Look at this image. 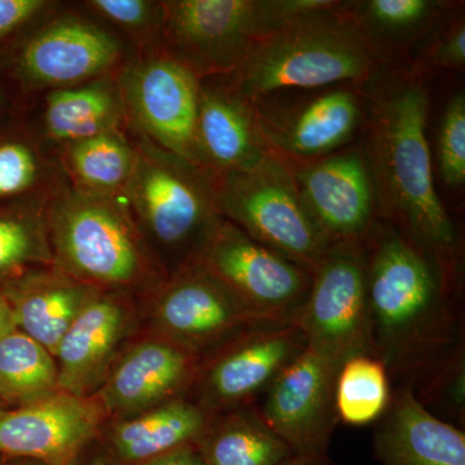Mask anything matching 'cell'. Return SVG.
Instances as JSON below:
<instances>
[{
	"instance_id": "74e56055",
	"label": "cell",
	"mask_w": 465,
	"mask_h": 465,
	"mask_svg": "<svg viewBox=\"0 0 465 465\" xmlns=\"http://www.w3.org/2000/svg\"><path fill=\"white\" fill-rule=\"evenodd\" d=\"M278 465H336L327 454H292Z\"/></svg>"
},
{
	"instance_id": "836d02e7",
	"label": "cell",
	"mask_w": 465,
	"mask_h": 465,
	"mask_svg": "<svg viewBox=\"0 0 465 465\" xmlns=\"http://www.w3.org/2000/svg\"><path fill=\"white\" fill-rule=\"evenodd\" d=\"M45 157L34 143L5 140L0 143V200L32 192L45 182Z\"/></svg>"
},
{
	"instance_id": "7c38bea8",
	"label": "cell",
	"mask_w": 465,
	"mask_h": 465,
	"mask_svg": "<svg viewBox=\"0 0 465 465\" xmlns=\"http://www.w3.org/2000/svg\"><path fill=\"white\" fill-rule=\"evenodd\" d=\"M308 347L339 363L370 356V309L363 242L331 244L312 275L298 322Z\"/></svg>"
},
{
	"instance_id": "6da1fadb",
	"label": "cell",
	"mask_w": 465,
	"mask_h": 465,
	"mask_svg": "<svg viewBox=\"0 0 465 465\" xmlns=\"http://www.w3.org/2000/svg\"><path fill=\"white\" fill-rule=\"evenodd\" d=\"M370 356L391 390L412 388L464 339L460 260L446 258L379 219L363 241Z\"/></svg>"
},
{
	"instance_id": "5b68a950",
	"label": "cell",
	"mask_w": 465,
	"mask_h": 465,
	"mask_svg": "<svg viewBox=\"0 0 465 465\" xmlns=\"http://www.w3.org/2000/svg\"><path fill=\"white\" fill-rule=\"evenodd\" d=\"M47 223L54 266L79 282L128 295L166 281L122 198L65 186L52 193Z\"/></svg>"
},
{
	"instance_id": "d4e9b609",
	"label": "cell",
	"mask_w": 465,
	"mask_h": 465,
	"mask_svg": "<svg viewBox=\"0 0 465 465\" xmlns=\"http://www.w3.org/2000/svg\"><path fill=\"white\" fill-rule=\"evenodd\" d=\"M124 119L118 85L110 79L57 88L45 97V134L63 146L118 131Z\"/></svg>"
},
{
	"instance_id": "60d3db41",
	"label": "cell",
	"mask_w": 465,
	"mask_h": 465,
	"mask_svg": "<svg viewBox=\"0 0 465 465\" xmlns=\"http://www.w3.org/2000/svg\"><path fill=\"white\" fill-rule=\"evenodd\" d=\"M0 409H5V405L2 402H0Z\"/></svg>"
},
{
	"instance_id": "e0dca14e",
	"label": "cell",
	"mask_w": 465,
	"mask_h": 465,
	"mask_svg": "<svg viewBox=\"0 0 465 465\" xmlns=\"http://www.w3.org/2000/svg\"><path fill=\"white\" fill-rule=\"evenodd\" d=\"M200 365L197 354L152 332L121 351L94 396L108 418H128L189 396Z\"/></svg>"
},
{
	"instance_id": "52a82bcc",
	"label": "cell",
	"mask_w": 465,
	"mask_h": 465,
	"mask_svg": "<svg viewBox=\"0 0 465 465\" xmlns=\"http://www.w3.org/2000/svg\"><path fill=\"white\" fill-rule=\"evenodd\" d=\"M213 189L223 219L312 273L331 246L302 203L291 168L273 153L253 170L213 179Z\"/></svg>"
},
{
	"instance_id": "cb8c5ba5",
	"label": "cell",
	"mask_w": 465,
	"mask_h": 465,
	"mask_svg": "<svg viewBox=\"0 0 465 465\" xmlns=\"http://www.w3.org/2000/svg\"><path fill=\"white\" fill-rule=\"evenodd\" d=\"M455 2L448 0H347L341 11L384 61L405 58Z\"/></svg>"
},
{
	"instance_id": "e575fe53",
	"label": "cell",
	"mask_w": 465,
	"mask_h": 465,
	"mask_svg": "<svg viewBox=\"0 0 465 465\" xmlns=\"http://www.w3.org/2000/svg\"><path fill=\"white\" fill-rule=\"evenodd\" d=\"M87 7L105 18L109 23L121 27L134 35L157 34L161 39L162 5L161 2L146 0H91Z\"/></svg>"
},
{
	"instance_id": "5bb4252c",
	"label": "cell",
	"mask_w": 465,
	"mask_h": 465,
	"mask_svg": "<svg viewBox=\"0 0 465 465\" xmlns=\"http://www.w3.org/2000/svg\"><path fill=\"white\" fill-rule=\"evenodd\" d=\"M150 295L152 332L201 358L262 322L197 262L167 278Z\"/></svg>"
},
{
	"instance_id": "ba28073f",
	"label": "cell",
	"mask_w": 465,
	"mask_h": 465,
	"mask_svg": "<svg viewBox=\"0 0 465 465\" xmlns=\"http://www.w3.org/2000/svg\"><path fill=\"white\" fill-rule=\"evenodd\" d=\"M252 106L269 150L289 166L348 148L365 124L361 84L274 92L252 101Z\"/></svg>"
},
{
	"instance_id": "4fadbf2b",
	"label": "cell",
	"mask_w": 465,
	"mask_h": 465,
	"mask_svg": "<svg viewBox=\"0 0 465 465\" xmlns=\"http://www.w3.org/2000/svg\"><path fill=\"white\" fill-rule=\"evenodd\" d=\"M341 366L307 345L256 403L266 427L292 454H327L339 423L335 388Z\"/></svg>"
},
{
	"instance_id": "2e32d148",
	"label": "cell",
	"mask_w": 465,
	"mask_h": 465,
	"mask_svg": "<svg viewBox=\"0 0 465 465\" xmlns=\"http://www.w3.org/2000/svg\"><path fill=\"white\" fill-rule=\"evenodd\" d=\"M106 414L94 396L58 391L47 399L0 409V454L67 465L100 430Z\"/></svg>"
},
{
	"instance_id": "f35d334b",
	"label": "cell",
	"mask_w": 465,
	"mask_h": 465,
	"mask_svg": "<svg viewBox=\"0 0 465 465\" xmlns=\"http://www.w3.org/2000/svg\"><path fill=\"white\" fill-rule=\"evenodd\" d=\"M14 329H16V324H15L11 305H9L7 296L3 291H0V338Z\"/></svg>"
},
{
	"instance_id": "44dd1931",
	"label": "cell",
	"mask_w": 465,
	"mask_h": 465,
	"mask_svg": "<svg viewBox=\"0 0 465 465\" xmlns=\"http://www.w3.org/2000/svg\"><path fill=\"white\" fill-rule=\"evenodd\" d=\"M376 423L375 457L381 465H465V433L428 411L409 387L391 390Z\"/></svg>"
},
{
	"instance_id": "4dcf8cb0",
	"label": "cell",
	"mask_w": 465,
	"mask_h": 465,
	"mask_svg": "<svg viewBox=\"0 0 465 465\" xmlns=\"http://www.w3.org/2000/svg\"><path fill=\"white\" fill-rule=\"evenodd\" d=\"M403 60L415 73L427 79L445 70H464V3L455 2Z\"/></svg>"
},
{
	"instance_id": "7402d4cb",
	"label": "cell",
	"mask_w": 465,
	"mask_h": 465,
	"mask_svg": "<svg viewBox=\"0 0 465 465\" xmlns=\"http://www.w3.org/2000/svg\"><path fill=\"white\" fill-rule=\"evenodd\" d=\"M2 291L11 305L16 329L54 357L67 330L101 290L79 282L52 266Z\"/></svg>"
},
{
	"instance_id": "ffe728a7",
	"label": "cell",
	"mask_w": 465,
	"mask_h": 465,
	"mask_svg": "<svg viewBox=\"0 0 465 465\" xmlns=\"http://www.w3.org/2000/svg\"><path fill=\"white\" fill-rule=\"evenodd\" d=\"M197 152L198 164L211 179L247 173L272 154L260 134L252 103L224 76L201 79Z\"/></svg>"
},
{
	"instance_id": "4316f807",
	"label": "cell",
	"mask_w": 465,
	"mask_h": 465,
	"mask_svg": "<svg viewBox=\"0 0 465 465\" xmlns=\"http://www.w3.org/2000/svg\"><path fill=\"white\" fill-rule=\"evenodd\" d=\"M64 150L72 186L101 197H124L136 164V149L121 131L67 143Z\"/></svg>"
},
{
	"instance_id": "9c48e42d",
	"label": "cell",
	"mask_w": 465,
	"mask_h": 465,
	"mask_svg": "<svg viewBox=\"0 0 465 465\" xmlns=\"http://www.w3.org/2000/svg\"><path fill=\"white\" fill-rule=\"evenodd\" d=\"M197 264L262 322L296 324L313 275L224 219Z\"/></svg>"
},
{
	"instance_id": "9a60e30c",
	"label": "cell",
	"mask_w": 465,
	"mask_h": 465,
	"mask_svg": "<svg viewBox=\"0 0 465 465\" xmlns=\"http://www.w3.org/2000/svg\"><path fill=\"white\" fill-rule=\"evenodd\" d=\"M289 167L302 203L330 244L365 241L379 215L361 143L312 163Z\"/></svg>"
},
{
	"instance_id": "d6986e66",
	"label": "cell",
	"mask_w": 465,
	"mask_h": 465,
	"mask_svg": "<svg viewBox=\"0 0 465 465\" xmlns=\"http://www.w3.org/2000/svg\"><path fill=\"white\" fill-rule=\"evenodd\" d=\"M128 295L99 291L58 344V390L76 397L99 391L134 326Z\"/></svg>"
},
{
	"instance_id": "8fae6325",
	"label": "cell",
	"mask_w": 465,
	"mask_h": 465,
	"mask_svg": "<svg viewBox=\"0 0 465 465\" xmlns=\"http://www.w3.org/2000/svg\"><path fill=\"white\" fill-rule=\"evenodd\" d=\"M305 347L296 324H251L201 358L189 397L211 414L255 406Z\"/></svg>"
},
{
	"instance_id": "d6a6232c",
	"label": "cell",
	"mask_w": 465,
	"mask_h": 465,
	"mask_svg": "<svg viewBox=\"0 0 465 465\" xmlns=\"http://www.w3.org/2000/svg\"><path fill=\"white\" fill-rule=\"evenodd\" d=\"M437 167L450 189L465 183V94L457 91L446 103L440 116L436 148Z\"/></svg>"
},
{
	"instance_id": "f546056e",
	"label": "cell",
	"mask_w": 465,
	"mask_h": 465,
	"mask_svg": "<svg viewBox=\"0 0 465 465\" xmlns=\"http://www.w3.org/2000/svg\"><path fill=\"white\" fill-rule=\"evenodd\" d=\"M391 391L390 375L381 361L369 354L348 358L336 379L339 420L356 427L378 421L390 406Z\"/></svg>"
},
{
	"instance_id": "8d00e7d4",
	"label": "cell",
	"mask_w": 465,
	"mask_h": 465,
	"mask_svg": "<svg viewBox=\"0 0 465 465\" xmlns=\"http://www.w3.org/2000/svg\"><path fill=\"white\" fill-rule=\"evenodd\" d=\"M137 465H204L197 446H188Z\"/></svg>"
},
{
	"instance_id": "277c9868",
	"label": "cell",
	"mask_w": 465,
	"mask_h": 465,
	"mask_svg": "<svg viewBox=\"0 0 465 465\" xmlns=\"http://www.w3.org/2000/svg\"><path fill=\"white\" fill-rule=\"evenodd\" d=\"M136 164L122 200L164 278L197 262L222 224L213 179L136 134Z\"/></svg>"
},
{
	"instance_id": "ac0fdd59",
	"label": "cell",
	"mask_w": 465,
	"mask_h": 465,
	"mask_svg": "<svg viewBox=\"0 0 465 465\" xmlns=\"http://www.w3.org/2000/svg\"><path fill=\"white\" fill-rule=\"evenodd\" d=\"M121 58V43L112 34L90 21L64 17L27 41L18 73L34 87L57 90L104 78Z\"/></svg>"
},
{
	"instance_id": "8992f818",
	"label": "cell",
	"mask_w": 465,
	"mask_h": 465,
	"mask_svg": "<svg viewBox=\"0 0 465 465\" xmlns=\"http://www.w3.org/2000/svg\"><path fill=\"white\" fill-rule=\"evenodd\" d=\"M333 0L161 2V45L200 79L232 74L284 21Z\"/></svg>"
},
{
	"instance_id": "ab89813d",
	"label": "cell",
	"mask_w": 465,
	"mask_h": 465,
	"mask_svg": "<svg viewBox=\"0 0 465 465\" xmlns=\"http://www.w3.org/2000/svg\"><path fill=\"white\" fill-rule=\"evenodd\" d=\"M26 460H27V459H26ZM20 465H47V464H43V463H41V461L29 460V461H27V463L20 464Z\"/></svg>"
},
{
	"instance_id": "30bf717a",
	"label": "cell",
	"mask_w": 465,
	"mask_h": 465,
	"mask_svg": "<svg viewBox=\"0 0 465 465\" xmlns=\"http://www.w3.org/2000/svg\"><path fill=\"white\" fill-rule=\"evenodd\" d=\"M200 82L161 45L128 63L116 81L134 133L198 168Z\"/></svg>"
},
{
	"instance_id": "1f68e13d",
	"label": "cell",
	"mask_w": 465,
	"mask_h": 465,
	"mask_svg": "<svg viewBox=\"0 0 465 465\" xmlns=\"http://www.w3.org/2000/svg\"><path fill=\"white\" fill-rule=\"evenodd\" d=\"M416 399L432 414L464 430L465 344L457 347L434 365L414 387Z\"/></svg>"
},
{
	"instance_id": "3957f363",
	"label": "cell",
	"mask_w": 465,
	"mask_h": 465,
	"mask_svg": "<svg viewBox=\"0 0 465 465\" xmlns=\"http://www.w3.org/2000/svg\"><path fill=\"white\" fill-rule=\"evenodd\" d=\"M339 7L333 0L284 21L224 78L250 103L274 92L362 84L385 61Z\"/></svg>"
},
{
	"instance_id": "f1b7e54d",
	"label": "cell",
	"mask_w": 465,
	"mask_h": 465,
	"mask_svg": "<svg viewBox=\"0 0 465 465\" xmlns=\"http://www.w3.org/2000/svg\"><path fill=\"white\" fill-rule=\"evenodd\" d=\"M50 197L0 213V291L54 266L47 223Z\"/></svg>"
},
{
	"instance_id": "83f0119b",
	"label": "cell",
	"mask_w": 465,
	"mask_h": 465,
	"mask_svg": "<svg viewBox=\"0 0 465 465\" xmlns=\"http://www.w3.org/2000/svg\"><path fill=\"white\" fill-rule=\"evenodd\" d=\"M58 391L56 360L47 349L17 329L0 338V402L5 407L30 405Z\"/></svg>"
},
{
	"instance_id": "484cf974",
	"label": "cell",
	"mask_w": 465,
	"mask_h": 465,
	"mask_svg": "<svg viewBox=\"0 0 465 465\" xmlns=\"http://www.w3.org/2000/svg\"><path fill=\"white\" fill-rule=\"evenodd\" d=\"M197 448L204 465H278L292 455L256 406L213 414Z\"/></svg>"
},
{
	"instance_id": "7a4b0ae2",
	"label": "cell",
	"mask_w": 465,
	"mask_h": 465,
	"mask_svg": "<svg viewBox=\"0 0 465 465\" xmlns=\"http://www.w3.org/2000/svg\"><path fill=\"white\" fill-rule=\"evenodd\" d=\"M430 79L405 60L385 61L361 84L362 133L379 219L446 258L460 260V242L434 183L427 136Z\"/></svg>"
},
{
	"instance_id": "d590c367",
	"label": "cell",
	"mask_w": 465,
	"mask_h": 465,
	"mask_svg": "<svg viewBox=\"0 0 465 465\" xmlns=\"http://www.w3.org/2000/svg\"><path fill=\"white\" fill-rule=\"evenodd\" d=\"M45 7L43 0H0V38L25 25Z\"/></svg>"
},
{
	"instance_id": "603a6c76",
	"label": "cell",
	"mask_w": 465,
	"mask_h": 465,
	"mask_svg": "<svg viewBox=\"0 0 465 465\" xmlns=\"http://www.w3.org/2000/svg\"><path fill=\"white\" fill-rule=\"evenodd\" d=\"M213 414L191 397L152 407L128 418L115 419L110 428L113 454L137 465L176 450L197 446Z\"/></svg>"
}]
</instances>
